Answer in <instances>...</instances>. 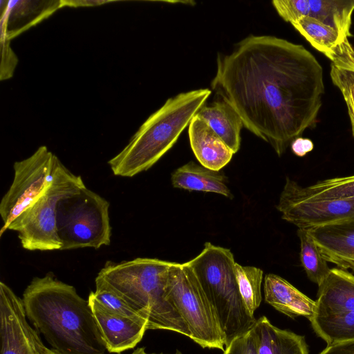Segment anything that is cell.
<instances>
[{"label":"cell","mask_w":354,"mask_h":354,"mask_svg":"<svg viewBox=\"0 0 354 354\" xmlns=\"http://www.w3.org/2000/svg\"><path fill=\"white\" fill-rule=\"evenodd\" d=\"M211 94L208 88L184 92L169 98L108 163L113 174L133 177L151 168L176 143Z\"/></svg>","instance_id":"obj_4"},{"label":"cell","mask_w":354,"mask_h":354,"mask_svg":"<svg viewBox=\"0 0 354 354\" xmlns=\"http://www.w3.org/2000/svg\"><path fill=\"white\" fill-rule=\"evenodd\" d=\"M290 147L296 156L303 157L313 149L314 144L309 138L299 137L292 142Z\"/></svg>","instance_id":"obj_32"},{"label":"cell","mask_w":354,"mask_h":354,"mask_svg":"<svg viewBox=\"0 0 354 354\" xmlns=\"http://www.w3.org/2000/svg\"><path fill=\"white\" fill-rule=\"evenodd\" d=\"M1 354H59L41 341L28 322L22 299L0 282Z\"/></svg>","instance_id":"obj_10"},{"label":"cell","mask_w":354,"mask_h":354,"mask_svg":"<svg viewBox=\"0 0 354 354\" xmlns=\"http://www.w3.org/2000/svg\"><path fill=\"white\" fill-rule=\"evenodd\" d=\"M319 354H354V340L327 345Z\"/></svg>","instance_id":"obj_31"},{"label":"cell","mask_w":354,"mask_h":354,"mask_svg":"<svg viewBox=\"0 0 354 354\" xmlns=\"http://www.w3.org/2000/svg\"><path fill=\"white\" fill-rule=\"evenodd\" d=\"M107 1H64V6L79 7L97 6Z\"/></svg>","instance_id":"obj_33"},{"label":"cell","mask_w":354,"mask_h":354,"mask_svg":"<svg viewBox=\"0 0 354 354\" xmlns=\"http://www.w3.org/2000/svg\"><path fill=\"white\" fill-rule=\"evenodd\" d=\"M95 291L93 292L94 297L107 310L129 319L147 322L115 292L101 284L95 283Z\"/></svg>","instance_id":"obj_27"},{"label":"cell","mask_w":354,"mask_h":354,"mask_svg":"<svg viewBox=\"0 0 354 354\" xmlns=\"http://www.w3.org/2000/svg\"><path fill=\"white\" fill-rule=\"evenodd\" d=\"M211 86L279 156L316 125L324 93L313 55L271 35H250L230 54H218Z\"/></svg>","instance_id":"obj_1"},{"label":"cell","mask_w":354,"mask_h":354,"mask_svg":"<svg viewBox=\"0 0 354 354\" xmlns=\"http://www.w3.org/2000/svg\"><path fill=\"white\" fill-rule=\"evenodd\" d=\"M284 185L308 198L354 199V175L320 180L308 187H302L287 177Z\"/></svg>","instance_id":"obj_23"},{"label":"cell","mask_w":354,"mask_h":354,"mask_svg":"<svg viewBox=\"0 0 354 354\" xmlns=\"http://www.w3.org/2000/svg\"><path fill=\"white\" fill-rule=\"evenodd\" d=\"M86 187L80 176L70 171L58 158L50 185L9 226L17 231L21 246L28 250L61 249L57 229L59 202Z\"/></svg>","instance_id":"obj_6"},{"label":"cell","mask_w":354,"mask_h":354,"mask_svg":"<svg viewBox=\"0 0 354 354\" xmlns=\"http://www.w3.org/2000/svg\"><path fill=\"white\" fill-rule=\"evenodd\" d=\"M109 209V203L86 187L62 200L57 209L60 250L97 249L110 245L111 227Z\"/></svg>","instance_id":"obj_8"},{"label":"cell","mask_w":354,"mask_h":354,"mask_svg":"<svg viewBox=\"0 0 354 354\" xmlns=\"http://www.w3.org/2000/svg\"><path fill=\"white\" fill-rule=\"evenodd\" d=\"M330 75L346 102L354 138V68L339 67L331 63Z\"/></svg>","instance_id":"obj_28"},{"label":"cell","mask_w":354,"mask_h":354,"mask_svg":"<svg viewBox=\"0 0 354 354\" xmlns=\"http://www.w3.org/2000/svg\"><path fill=\"white\" fill-rule=\"evenodd\" d=\"M272 3L286 22L308 16L334 28L344 39L351 36L354 0H274Z\"/></svg>","instance_id":"obj_12"},{"label":"cell","mask_w":354,"mask_h":354,"mask_svg":"<svg viewBox=\"0 0 354 354\" xmlns=\"http://www.w3.org/2000/svg\"><path fill=\"white\" fill-rule=\"evenodd\" d=\"M62 7L63 0H1V36L10 41Z\"/></svg>","instance_id":"obj_14"},{"label":"cell","mask_w":354,"mask_h":354,"mask_svg":"<svg viewBox=\"0 0 354 354\" xmlns=\"http://www.w3.org/2000/svg\"><path fill=\"white\" fill-rule=\"evenodd\" d=\"M172 263L153 258L109 263L97 274L95 283L121 297L147 321V330H168L189 338L185 322L166 294Z\"/></svg>","instance_id":"obj_3"},{"label":"cell","mask_w":354,"mask_h":354,"mask_svg":"<svg viewBox=\"0 0 354 354\" xmlns=\"http://www.w3.org/2000/svg\"><path fill=\"white\" fill-rule=\"evenodd\" d=\"M236 277L242 299L251 315L262 301L263 270L254 266H243L236 262Z\"/></svg>","instance_id":"obj_26"},{"label":"cell","mask_w":354,"mask_h":354,"mask_svg":"<svg viewBox=\"0 0 354 354\" xmlns=\"http://www.w3.org/2000/svg\"><path fill=\"white\" fill-rule=\"evenodd\" d=\"M187 263L214 310L226 346L249 330L257 320L239 292L234 255L227 248L206 242L201 253Z\"/></svg>","instance_id":"obj_5"},{"label":"cell","mask_w":354,"mask_h":354,"mask_svg":"<svg viewBox=\"0 0 354 354\" xmlns=\"http://www.w3.org/2000/svg\"><path fill=\"white\" fill-rule=\"evenodd\" d=\"M172 185L189 191L213 192L232 198L227 185V178L215 171L190 161L176 169L171 177Z\"/></svg>","instance_id":"obj_21"},{"label":"cell","mask_w":354,"mask_h":354,"mask_svg":"<svg viewBox=\"0 0 354 354\" xmlns=\"http://www.w3.org/2000/svg\"><path fill=\"white\" fill-rule=\"evenodd\" d=\"M306 230L327 262L354 272V219Z\"/></svg>","instance_id":"obj_15"},{"label":"cell","mask_w":354,"mask_h":354,"mask_svg":"<svg viewBox=\"0 0 354 354\" xmlns=\"http://www.w3.org/2000/svg\"><path fill=\"white\" fill-rule=\"evenodd\" d=\"M310 322L315 333L327 345L354 340V311L313 315Z\"/></svg>","instance_id":"obj_24"},{"label":"cell","mask_w":354,"mask_h":354,"mask_svg":"<svg viewBox=\"0 0 354 354\" xmlns=\"http://www.w3.org/2000/svg\"><path fill=\"white\" fill-rule=\"evenodd\" d=\"M188 132L190 146L201 165L220 171L230 162L232 151L197 114L192 119Z\"/></svg>","instance_id":"obj_17"},{"label":"cell","mask_w":354,"mask_h":354,"mask_svg":"<svg viewBox=\"0 0 354 354\" xmlns=\"http://www.w3.org/2000/svg\"><path fill=\"white\" fill-rule=\"evenodd\" d=\"M277 209L298 229H310L354 219V199H315L300 196L284 185Z\"/></svg>","instance_id":"obj_11"},{"label":"cell","mask_w":354,"mask_h":354,"mask_svg":"<svg viewBox=\"0 0 354 354\" xmlns=\"http://www.w3.org/2000/svg\"><path fill=\"white\" fill-rule=\"evenodd\" d=\"M222 139L234 153L240 147L241 130L243 127L236 111L225 101H215L211 105L204 104L196 113Z\"/></svg>","instance_id":"obj_22"},{"label":"cell","mask_w":354,"mask_h":354,"mask_svg":"<svg viewBox=\"0 0 354 354\" xmlns=\"http://www.w3.org/2000/svg\"><path fill=\"white\" fill-rule=\"evenodd\" d=\"M10 40L1 36V80L12 77L18 63V58L10 46Z\"/></svg>","instance_id":"obj_30"},{"label":"cell","mask_w":354,"mask_h":354,"mask_svg":"<svg viewBox=\"0 0 354 354\" xmlns=\"http://www.w3.org/2000/svg\"><path fill=\"white\" fill-rule=\"evenodd\" d=\"M88 301L100 330L106 350L120 353L133 348L142 339L147 324L112 313L91 292Z\"/></svg>","instance_id":"obj_13"},{"label":"cell","mask_w":354,"mask_h":354,"mask_svg":"<svg viewBox=\"0 0 354 354\" xmlns=\"http://www.w3.org/2000/svg\"><path fill=\"white\" fill-rule=\"evenodd\" d=\"M223 354H258L253 328L234 338L225 346Z\"/></svg>","instance_id":"obj_29"},{"label":"cell","mask_w":354,"mask_h":354,"mask_svg":"<svg viewBox=\"0 0 354 354\" xmlns=\"http://www.w3.org/2000/svg\"><path fill=\"white\" fill-rule=\"evenodd\" d=\"M58 158L47 147H39L28 158L14 164L13 181L0 203L3 222L0 236L50 185Z\"/></svg>","instance_id":"obj_9"},{"label":"cell","mask_w":354,"mask_h":354,"mask_svg":"<svg viewBox=\"0 0 354 354\" xmlns=\"http://www.w3.org/2000/svg\"><path fill=\"white\" fill-rule=\"evenodd\" d=\"M313 315L354 311V275L346 270L332 268L318 286Z\"/></svg>","instance_id":"obj_16"},{"label":"cell","mask_w":354,"mask_h":354,"mask_svg":"<svg viewBox=\"0 0 354 354\" xmlns=\"http://www.w3.org/2000/svg\"><path fill=\"white\" fill-rule=\"evenodd\" d=\"M131 354H164V353H148L145 351V348L144 347L138 348ZM174 354H182L181 352L178 350L176 351V353Z\"/></svg>","instance_id":"obj_34"},{"label":"cell","mask_w":354,"mask_h":354,"mask_svg":"<svg viewBox=\"0 0 354 354\" xmlns=\"http://www.w3.org/2000/svg\"><path fill=\"white\" fill-rule=\"evenodd\" d=\"M166 294L185 322L190 339L204 348L225 350V335L214 310L187 262H173Z\"/></svg>","instance_id":"obj_7"},{"label":"cell","mask_w":354,"mask_h":354,"mask_svg":"<svg viewBox=\"0 0 354 354\" xmlns=\"http://www.w3.org/2000/svg\"><path fill=\"white\" fill-rule=\"evenodd\" d=\"M22 301L28 319L59 354H104L106 348L88 300L52 273L35 277Z\"/></svg>","instance_id":"obj_2"},{"label":"cell","mask_w":354,"mask_h":354,"mask_svg":"<svg viewBox=\"0 0 354 354\" xmlns=\"http://www.w3.org/2000/svg\"><path fill=\"white\" fill-rule=\"evenodd\" d=\"M291 24L315 49L330 59L332 63L354 53L349 39H343L336 29L315 18L305 16Z\"/></svg>","instance_id":"obj_19"},{"label":"cell","mask_w":354,"mask_h":354,"mask_svg":"<svg viewBox=\"0 0 354 354\" xmlns=\"http://www.w3.org/2000/svg\"><path fill=\"white\" fill-rule=\"evenodd\" d=\"M258 354H308L304 336L272 325L262 316L252 326Z\"/></svg>","instance_id":"obj_20"},{"label":"cell","mask_w":354,"mask_h":354,"mask_svg":"<svg viewBox=\"0 0 354 354\" xmlns=\"http://www.w3.org/2000/svg\"><path fill=\"white\" fill-rule=\"evenodd\" d=\"M263 291L267 304L292 319L305 317L310 320L314 315L316 301L277 274L265 276Z\"/></svg>","instance_id":"obj_18"},{"label":"cell","mask_w":354,"mask_h":354,"mask_svg":"<svg viewBox=\"0 0 354 354\" xmlns=\"http://www.w3.org/2000/svg\"><path fill=\"white\" fill-rule=\"evenodd\" d=\"M300 241V259L308 279L320 285L328 275L329 268L317 245L306 229H298Z\"/></svg>","instance_id":"obj_25"}]
</instances>
